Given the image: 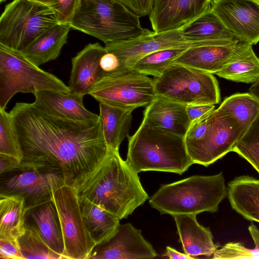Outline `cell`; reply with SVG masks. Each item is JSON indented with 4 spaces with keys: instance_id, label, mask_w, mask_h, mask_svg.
I'll list each match as a JSON object with an SVG mask.
<instances>
[{
    "instance_id": "obj_2",
    "label": "cell",
    "mask_w": 259,
    "mask_h": 259,
    "mask_svg": "<svg viewBox=\"0 0 259 259\" xmlns=\"http://www.w3.org/2000/svg\"><path fill=\"white\" fill-rule=\"evenodd\" d=\"M78 196L116 215L127 218L149 198L138 173L109 149L102 162L75 186Z\"/></svg>"
},
{
    "instance_id": "obj_17",
    "label": "cell",
    "mask_w": 259,
    "mask_h": 259,
    "mask_svg": "<svg viewBox=\"0 0 259 259\" xmlns=\"http://www.w3.org/2000/svg\"><path fill=\"white\" fill-rule=\"evenodd\" d=\"M106 52L105 47L98 42L89 44L72 58L68 85L70 92L83 96L89 95L93 86L105 76L100 60Z\"/></svg>"
},
{
    "instance_id": "obj_27",
    "label": "cell",
    "mask_w": 259,
    "mask_h": 259,
    "mask_svg": "<svg viewBox=\"0 0 259 259\" xmlns=\"http://www.w3.org/2000/svg\"><path fill=\"white\" fill-rule=\"evenodd\" d=\"M218 76L237 82L250 83L259 79V59L252 45L244 42L230 61L220 71Z\"/></svg>"
},
{
    "instance_id": "obj_11",
    "label": "cell",
    "mask_w": 259,
    "mask_h": 259,
    "mask_svg": "<svg viewBox=\"0 0 259 259\" xmlns=\"http://www.w3.org/2000/svg\"><path fill=\"white\" fill-rule=\"evenodd\" d=\"M243 134L237 120L219 108L213 110L210 125L201 141L186 146L194 164L208 166L232 149Z\"/></svg>"
},
{
    "instance_id": "obj_5",
    "label": "cell",
    "mask_w": 259,
    "mask_h": 259,
    "mask_svg": "<svg viewBox=\"0 0 259 259\" xmlns=\"http://www.w3.org/2000/svg\"><path fill=\"white\" fill-rule=\"evenodd\" d=\"M71 28L105 44L146 34L140 17L117 0H80L69 23Z\"/></svg>"
},
{
    "instance_id": "obj_16",
    "label": "cell",
    "mask_w": 259,
    "mask_h": 259,
    "mask_svg": "<svg viewBox=\"0 0 259 259\" xmlns=\"http://www.w3.org/2000/svg\"><path fill=\"white\" fill-rule=\"evenodd\" d=\"M212 0H153L149 20L156 33L183 28L211 10Z\"/></svg>"
},
{
    "instance_id": "obj_32",
    "label": "cell",
    "mask_w": 259,
    "mask_h": 259,
    "mask_svg": "<svg viewBox=\"0 0 259 259\" xmlns=\"http://www.w3.org/2000/svg\"><path fill=\"white\" fill-rule=\"evenodd\" d=\"M18 241L23 259H65L46 244L34 227L27 224Z\"/></svg>"
},
{
    "instance_id": "obj_39",
    "label": "cell",
    "mask_w": 259,
    "mask_h": 259,
    "mask_svg": "<svg viewBox=\"0 0 259 259\" xmlns=\"http://www.w3.org/2000/svg\"><path fill=\"white\" fill-rule=\"evenodd\" d=\"M21 170V163L16 158L0 153V174Z\"/></svg>"
},
{
    "instance_id": "obj_25",
    "label": "cell",
    "mask_w": 259,
    "mask_h": 259,
    "mask_svg": "<svg viewBox=\"0 0 259 259\" xmlns=\"http://www.w3.org/2000/svg\"><path fill=\"white\" fill-rule=\"evenodd\" d=\"M227 196L234 210L259 223V180L249 176L235 178L228 184Z\"/></svg>"
},
{
    "instance_id": "obj_10",
    "label": "cell",
    "mask_w": 259,
    "mask_h": 259,
    "mask_svg": "<svg viewBox=\"0 0 259 259\" xmlns=\"http://www.w3.org/2000/svg\"><path fill=\"white\" fill-rule=\"evenodd\" d=\"M64 241L65 259H89L96 246L84 222L76 189L64 185L53 193Z\"/></svg>"
},
{
    "instance_id": "obj_3",
    "label": "cell",
    "mask_w": 259,
    "mask_h": 259,
    "mask_svg": "<svg viewBox=\"0 0 259 259\" xmlns=\"http://www.w3.org/2000/svg\"><path fill=\"white\" fill-rule=\"evenodd\" d=\"M127 138L125 162L138 174L159 171L181 175L194 164L184 137L153 127L144 120Z\"/></svg>"
},
{
    "instance_id": "obj_23",
    "label": "cell",
    "mask_w": 259,
    "mask_h": 259,
    "mask_svg": "<svg viewBox=\"0 0 259 259\" xmlns=\"http://www.w3.org/2000/svg\"><path fill=\"white\" fill-rule=\"evenodd\" d=\"M183 38L191 42L228 45L239 40L211 10L180 29Z\"/></svg>"
},
{
    "instance_id": "obj_13",
    "label": "cell",
    "mask_w": 259,
    "mask_h": 259,
    "mask_svg": "<svg viewBox=\"0 0 259 259\" xmlns=\"http://www.w3.org/2000/svg\"><path fill=\"white\" fill-rule=\"evenodd\" d=\"M66 185L59 172L36 169L20 171L4 181L1 193L21 195L27 210L52 201L54 192Z\"/></svg>"
},
{
    "instance_id": "obj_44",
    "label": "cell",
    "mask_w": 259,
    "mask_h": 259,
    "mask_svg": "<svg viewBox=\"0 0 259 259\" xmlns=\"http://www.w3.org/2000/svg\"><path fill=\"white\" fill-rule=\"evenodd\" d=\"M249 93L259 101V79L251 85Z\"/></svg>"
},
{
    "instance_id": "obj_19",
    "label": "cell",
    "mask_w": 259,
    "mask_h": 259,
    "mask_svg": "<svg viewBox=\"0 0 259 259\" xmlns=\"http://www.w3.org/2000/svg\"><path fill=\"white\" fill-rule=\"evenodd\" d=\"M34 103L47 113L67 119L84 121L100 116L88 110L83 106V96L69 91H42L34 94Z\"/></svg>"
},
{
    "instance_id": "obj_24",
    "label": "cell",
    "mask_w": 259,
    "mask_h": 259,
    "mask_svg": "<svg viewBox=\"0 0 259 259\" xmlns=\"http://www.w3.org/2000/svg\"><path fill=\"white\" fill-rule=\"evenodd\" d=\"M70 29L68 24H56L42 33L21 52L38 66L56 60L67 42Z\"/></svg>"
},
{
    "instance_id": "obj_26",
    "label": "cell",
    "mask_w": 259,
    "mask_h": 259,
    "mask_svg": "<svg viewBox=\"0 0 259 259\" xmlns=\"http://www.w3.org/2000/svg\"><path fill=\"white\" fill-rule=\"evenodd\" d=\"M78 197L84 222L96 245L109 240L116 233L120 219L87 199Z\"/></svg>"
},
{
    "instance_id": "obj_9",
    "label": "cell",
    "mask_w": 259,
    "mask_h": 259,
    "mask_svg": "<svg viewBox=\"0 0 259 259\" xmlns=\"http://www.w3.org/2000/svg\"><path fill=\"white\" fill-rule=\"evenodd\" d=\"M89 95L99 103L132 112L148 105L157 96L154 80L133 68L106 74Z\"/></svg>"
},
{
    "instance_id": "obj_14",
    "label": "cell",
    "mask_w": 259,
    "mask_h": 259,
    "mask_svg": "<svg viewBox=\"0 0 259 259\" xmlns=\"http://www.w3.org/2000/svg\"><path fill=\"white\" fill-rule=\"evenodd\" d=\"M211 11L239 40L259 42V3L254 0H212Z\"/></svg>"
},
{
    "instance_id": "obj_45",
    "label": "cell",
    "mask_w": 259,
    "mask_h": 259,
    "mask_svg": "<svg viewBox=\"0 0 259 259\" xmlns=\"http://www.w3.org/2000/svg\"><path fill=\"white\" fill-rule=\"evenodd\" d=\"M6 1H7V0H3L1 3L4 2Z\"/></svg>"
},
{
    "instance_id": "obj_42",
    "label": "cell",
    "mask_w": 259,
    "mask_h": 259,
    "mask_svg": "<svg viewBox=\"0 0 259 259\" xmlns=\"http://www.w3.org/2000/svg\"><path fill=\"white\" fill-rule=\"evenodd\" d=\"M165 255L169 258L171 259H193L192 257L186 254L178 251L176 249L170 246L166 247Z\"/></svg>"
},
{
    "instance_id": "obj_28",
    "label": "cell",
    "mask_w": 259,
    "mask_h": 259,
    "mask_svg": "<svg viewBox=\"0 0 259 259\" xmlns=\"http://www.w3.org/2000/svg\"><path fill=\"white\" fill-rule=\"evenodd\" d=\"M26 211L21 195L0 193V239L18 240L25 231Z\"/></svg>"
},
{
    "instance_id": "obj_1",
    "label": "cell",
    "mask_w": 259,
    "mask_h": 259,
    "mask_svg": "<svg viewBox=\"0 0 259 259\" xmlns=\"http://www.w3.org/2000/svg\"><path fill=\"white\" fill-rule=\"evenodd\" d=\"M10 112L23 153L21 171L59 172L66 185L75 188L109 152L100 117L64 119L47 113L34 103H16Z\"/></svg>"
},
{
    "instance_id": "obj_8",
    "label": "cell",
    "mask_w": 259,
    "mask_h": 259,
    "mask_svg": "<svg viewBox=\"0 0 259 259\" xmlns=\"http://www.w3.org/2000/svg\"><path fill=\"white\" fill-rule=\"evenodd\" d=\"M153 80L157 96L180 104L215 105L220 101L218 82L210 73L174 63Z\"/></svg>"
},
{
    "instance_id": "obj_20",
    "label": "cell",
    "mask_w": 259,
    "mask_h": 259,
    "mask_svg": "<svg viewBox=\"0 0 259 259\" xmlns=\"http://www.w3.org/2000/svg\"><path fill=\"white\" fill-rule=\"evenodd\" d=\"M196 214H178L173 215L176 223L179 241L184 253L193 258L199 256L212 257L220 247L213 242L210 229L200 225Z\"/></svg>"
},
{
    "instance_id": "obj_47",
    "label": "cell",
    "mask_w": 259,
    "mask_h": 259,
    "mask_svg": "<svg viewBox=\"0 0 259 259\" xmlns=\"http://www.w3.org/2000/svg\"><path fill=\"white\" fill-rule=\"evenodd\" d=\"M3 0H0V2L1 3Z\"/></svg>"
},
{
    "instance_id": "obj_29",
    "label": "cell",
    "mask_w": 259,
    "mask_h": 259,
    "mask_svg": "<svg viewBox=\"0 0 259 259\" xmlns=\"http://www.w3.org/2000/svg\"><path fill=\"white\" fill-rule=\"evenodd\" d=\"M99 116L108 148L119 151L122 141L129 136L132 112L102 103H99Z\"/></svg>"
},
{
    "instance_id": "obj_18",
    "label": "cell",
    "mask_w": 259,
    "mask_h": 259,
    "mask_svg": "<svg viewBox=\"0 0 259 259\" xmlns=\"http://www.w3.org/2000/svg\"><path fill=\"white\" fill-rule=\"evenodd\" d=\"M186 106L156 96L145 108L143 120L153 127L185 137L191 123Z\"/></svg>"
},
{
    "instance_id": "obj_38",
    "label": "cell",
    "mask_w": 259,
    "mask_h": 259,
    "mask_svg": "<svg viewBox=\"0 0 259 259\" xmlns=\"http://www.w3.org/2000/svg\"><path fill=\"white\" fill-rule=\"evenodd\" d=\"M117 1L140 17L149 15L152 10L153 0Z\"/></svg>"
},
{
    "instance_id": "obj_41",
    "label": "cell",
    "mask_w": 259,
    "mask_h": 259,
    "mask_svg": "<svg viewBox=\"0 0 259 259\" xmlns=\"http://www.w3.org/2000/svg\"><path fill=\"white\" fill-rule=\"evenodd\" d=\"M100 66L106 75L116 71L119 68V62L115 55L106 51L101 58Z\"/></svg>"
},
{
    "instance_id": "obj_36",
    "label": "cell",
    "mask_w": 259,
    "mask_h": 259,
    "mask_svg": "<svg viewBox=\"0 0 259 259\" xmlns=\"http://www.w3.org/2000/svg\"><path fill=\"white\" fill-rule=\"evenodd\" d=\"M212 258H259V252L254 248L250 249L240 242H229L218 249Z\"/></svg>"
},
{
    "instance_id": "obj_22",
    "label": "cell",
    "mask_w": 259,
    "mask_h": 259,
    "mask_svg": "<svg viewBox=\"0 0 259 259\" xmlns=\"http://www.w3.org/2000/svg\"><path fill=\"white\" fill-rule=\"evenodd\" d=\"M25 224L34 227L53 251L63 255L64 245L62 232L57 210L52 200L27 210Z\"/></svg>"
},
{
    "instance_id": "obj_40",
    "label": "cell",
    "mask_w": 259,
    "mask_h": 259,
    "mask_svg": "<svg viewBox=\"0 0 259 259\" xmlns=\"http://www.w3.org/2000/svg\"><path fill=\"white\" fill-rule=\"evenodd\" d=\"M214 105L195 104L186 106V111L191 122L214 110Z\"/></svg>"
},
{
    "instance_id": "obj_46",
    "label": "cell",
    "mask_w": 259,
    "mask_h": 259,
    "mask_svg": "<svg viewBox=\"0 0 259 259\" xmlns=\"http://www.w3.org/2000/svg\"><path fill=\"white\" fill-rule=\"evenodd\" d=\"M257 2L259 3V0H257Z\"/></svg>"
},
{
    "instance_id": "obj_35",
    "label": "cell",
    "mask_w": 259,
    "mask_h": 259,
    "mask_svg": "<svg viewBox=\"0 0 259 259\" xmlns=\"http://www.w3.org/2000/svg\"><path fill=\"white\" fill-rule=\"evenodd\" d=\"M46 6L60 23L69 24L80 0H32Z\"/></svg>"
},
{
    "instance_id": "obj_21",
    "label": "cell",
    "mask_w": 259,
    "mask_h": 259,
    "mask_svg": "<svg viewBox=\"0 0 259 259\" xmlns=\"http://www.w3.org/2000/svg\"><path fill=\"white\" fill-rule=\"evenodd\" d=\"M244 42L238 40L228 45L190 48L178 57L173 64H180L205 72L215 73L226 65Z\"/></svg>"
},
{
    "instance_id": "obj_7",
    "label": "cell",
    "mask_w": 259,
    "mask_h": 259,
    "mask_svg": "<svg viewBox=\"0 0 259 259\" xmlns=\"http://www.w3.org/2000/svg\"><path fill=\"white\" fill-rule=\"evenodd\" d=\"M59 23L49 8L32 0H13L0 18V45L21 52Z\"/></svg>"
},
{
    "instance_id": "obj_6",
    "label": "cell",
    "mask_w": 259,
    "mask_h": 259,
    "mask_svg": "<svg viewBox=\"0 0 259 259\" xmlns=\"http://www.w3.org/2000/svg\"><path fill=\"white\" fill-rule=\"evenodd\" d=\"M46 90L70 91L60 79L32 63L20 51L0 45V109H5L17 93L34 95Z\"/></svg>"
},
{
    "instance_id": "obj_48",
    "label": "cell",
    "mask_w": 259,
    "mask_h": 259,
    "mask_svg": "<svg viewBox=\"0 0 259 259\" xmlns=\"http://www.w3.org/2000/svg\"><path fill=\"white\" fill-rule=\"evenodd\" d=\"M254 1H257V0H254Z\"/></svg>"
},
{
    "instance_id": "obj_37",
    "label": "cell",
    "mask_w": 259,
    "mask_h": 259,
    "mask_svg": "<svg viewBox=\"0 0 259 259\" xmlns=\"http://www.w3.org/2000/svg\"><path fill=\"white\" fill-rule=\"evenodd\" d=\"M1 259H23L18 240L0 239Z\"/></svg>"
},
{
    "instance_id": "obj_15",
    "label": "cell",
    "mask_w": 259,
    "mask_h": 259,
    "mask_svg": "<svg viewBox=\"0 0 259 259\" xmlns=\"http://www.w3.org/2000/svg\"><path fill=\"white\" fill-rule=\"evenodd\" d=\"M157 253L141 230L127 223L119 226L107 241L96 246L89 258L151 259Z\"/></svg>"
},
{
    "instance_id": "obj_34",
    "label": "cell",
    "mask_w": 259,
    "mask_h": 259,
    "mask_svg": "<svg viewBox=\"0 0 259 259\" xmlns=\"http://www.w3.org/2000/svg\"><path fill=\"white\" fill-rule=\"evenodd\" d=\"M0 153L13 156L21 161L23 153L14 128L10 112L0 109Z\"/></svg>"
},
{
    "instance_id": "obj_4",
    "label": "cell",
    "mask_w": 259,
    "mask_h": 259,
    "mask_svg": "<svg viewBox=\"0 0 259 259\" xmlns=\"http://www.w3.org/2000/svg\"><path fill=\"white\" fill-rule=\"evenodd\" d=\"M228 187L221 172L211 176L195 175L162 185L149 198L151 206L161 214H198L218 211L227 196Z\"/></svg>"
},
{
    "instance_id": "obj_30",
    "label": "cell",
    "mask_w": 259,
    "mask_h": 259,
    "mask_svg": "<svg viewBox=\"0 0 259 259\" xmlns=\"http://www.w3.org/2000/svg\"><path fill=\"white\" fill-rule=\"evenodd\" d=\"M218 108L234 117L244 134L259 113V101L249 93L235 94L226 98Z\"/></svg>"
},
{
    "instance_id": "obj_43",
    "label": "cell",
    "mask_w": 259,
    "mask_h": 259,
    "mask_svg": "<svg viewBox=\"0 0 259 259\" xmlns=\"http://www.w3.org/2000/svg\"><path fill=\"white\" fill-rule=\"evenodd\" d=\"M248 229L254 242V248L259 252V229L253 223L249 226Z\"/></svg>"
},
{
    "instance_id": "obj_12",
    "label": "cell",
    "mask_w": 259,
    "mask_h": 259,
    "mask_svg": "<svg viewBox=\"0 0 259 259\" xmlns=\"http://www.w3.org/2000/svg\"><path fill=\"white\" fill-rule=\"evenodd\" d=\"M208 45H218L187 41L179 29L159 33L149 30L146 34L135 38L105 44V48L107 51L116 56L119 62L117 70H121L132 68L142 58L157 51Z\"/></svg>"
},
{
    "instance_id": "obj_33",
    "label": "cell",
    "mask_w": 259,
    "mask_h": 259,
    "mask_svg": "<svg viewBox=\"0 0 259 259\" xmlns=\"http://www.w3.org/2000/svg\"><path fill=\"white\" fill-rule=\"evenodd\" d=\"M232 151L247 161L259 174V113L236 143Z\"/></svg>"
},
{
    "instance_id": "obj_31",
    "label": "cell",
    "mask_w": 259,
    "mask_h": 259,
    "mask_svg": "<svg viewBox=\"0 0 259 259\" xmlns=\"http://www.w3.org/2000/svg\"><path fill=\"white\" fill-rule=\"evenodd\" d=\"M188 49L172 48L154 52L142 58L132 68L147 75L158 77Z\"/></svg>"
}]
</instances>
